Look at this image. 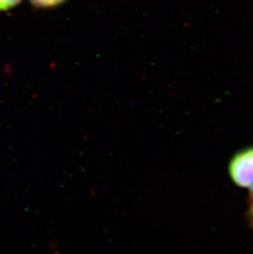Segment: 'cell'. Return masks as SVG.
Returning a JSON list of instances; mask_svg holds the SVG:
<instances>
[{"label":"cell","instance_id":"3957f363","mask_svg":"<svg viewBox=\"0 0 253 254\" xmlns=\"http://www.w3.org/2000/svg\"><path fill=\"white\" fill-rule=\"evenodd\" d=\"M21 0H0V10L8 9L17 5Z\"/></svg>","mask_w":253,"mask_h":254},{"label":"cell","instance_id":"7a4b0ae2","mask_svg":"<svg viewBox=\"0 0 253 254\" xmlns=\"http://www.w3.org/2000/svg\"><path fill=\"white\" fill-rule=\"evenodd\" d=\"M34 4L41 7H51L55 5L59 4L63 0H31Z\"/></svg>","mask_w":253,"mask_h":254},{"label":"cell","instance_id":"6da1fadb","mask_svg":"<svg viewBox=\"0 0 253 254\" xmlns=\"http://www.w3.org/2000/svg\"><path fill=\"white\" fill-rule=\"evenodd\" d=\"M229 173L235 185L253 192V147L234 155L229 162Z\"/></svg>","mask_w":253,"mask_h":254},{"label":"cell","instance_id":"277c9868","mask_svg":"<svg viewBox=\"0 0 253 254\" xmlns=\"http://www.w3.org/2000/svg\"><path fill=\"white\" fill-rule=\"evenodd\" d=\"M249 216H250V219H251V221L253 224V201L252 202L251 207H250V210H249Z\"/></svg>","mask_w":253,"mask_h":254}]
</instances>
